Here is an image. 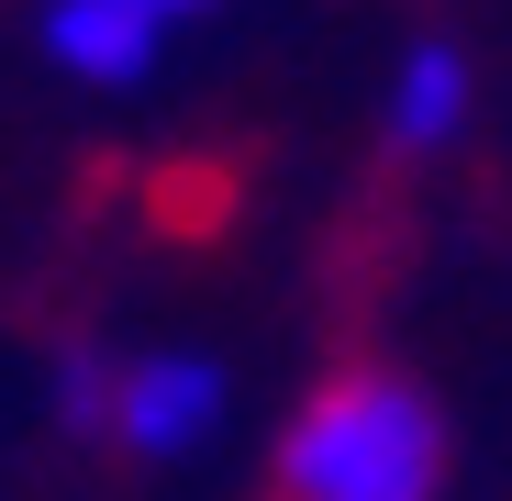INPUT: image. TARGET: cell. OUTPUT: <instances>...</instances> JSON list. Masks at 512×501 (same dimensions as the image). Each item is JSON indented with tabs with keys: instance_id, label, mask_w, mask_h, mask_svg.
<instances>
[{
	"instance_id": "cell-1",
	"label": "cell",
	"mask_w": 512,
	"mask_h": 501,
	"mask_svg": "<svg viewBox=\"0 0 512 501\" xmlns=\"http://www.w3.org/2000/svg\"><path fill=\"white\" fill-rule=\"evenodd\" d=\"M268 479L279 501H446V412L401 368H334L279 424Z\"/></svg>"
},
{
	"instance_id": "cell-2",
	"label": "cell",
	"mask_w": 512,
	"mask_h": 501,
	"mask_svg": "<svg viewBox=\"0 0 512 501\" xmlns=\"http://www.w3.org/2000/svg\"><path fill=\"white\" fill-rule=\"evenodd\" d=\"M223 412H234V379L223 357H190V346H134L112 368V457H145V468H179L223 435Z\"/></svg>"
},
{
	"instance_id": "cell-3",
	"label": "cell",
	"mask_w": 512,
	"mask_h": 501,
	"mask_svg": "<svg viewBox=\"0 0 512 501\" xmlns=\"http://www.w3.org/2000/svg\"><path fill=\"white\" fill-rule=\"evenodd\" d=\"M201 12H223V0H45L34 45H45L56 78H78V90H145Z\"/></svg>"
},
{
	"instance_id": "cell-4",
	"label": "cell",
	"mask_w": 512,
	"mask_h": 501,
	"mask_svg": "<svg viewBox=\"0 0 512 501\" xmlns=\"http://www.w3.org/2000/svg\"><path fill=\"white\" fill-rule=\"evenodd\" d=\"M468 123H479V67H468L446 34H423V45L390 67V90H379L390 156H446V145H468Z\"/></svg>"
},
{
	"instance_id": "cell-5",
	"label": "cell",
	"mask_w": 512,
	"mask_h": 501,
	"mask_svg": "<svg viewBox=\"0 0 512 501\" xmlns=\"http://www.w3.org/2000/svg\"><path fill=\"white\" fill-rule=\"evenodd\" d=\"M112 368H123V346H90V334L45 357V412H56L67 446H101L112 435Z\"/></svg>"
}]
</instances>
